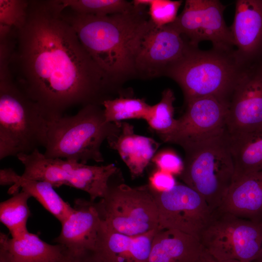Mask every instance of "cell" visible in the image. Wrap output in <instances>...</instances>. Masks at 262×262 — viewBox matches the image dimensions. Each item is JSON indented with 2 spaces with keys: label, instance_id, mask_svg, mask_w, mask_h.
Masks as SVG:
<instances>
[{
  "label": "cell",
  "instance_id": "3957f363",
  "mask_svg": "<svg viewBox=\"0 0 262 262\" xmlns=\"http://www.w3.org/2000/svg\"><path fill=\"white\" fill-rule=\"evenodd\" d=\"M100 106L88 104L75 115L48 120L44 156L84 164L103 162L101 145L116 131L118 122H107Z\"/></svg>",
  "mask_w": 262,
  "mask_h": 262
},
{
  "label": "cell",
  "instance_id": "ba28073f",
  "mask_svg": "<svg viewBox=\"0 0 262 262\" xmlns=\"http://www.w3.org/2000/svg\"><path fill=\"white\" fill-rule=\"evenodd\" d=\"M16 157L23 164L21 177L45 181L54 187L67 185L88 193L95 201L105 195L111 178L118 169L114 164L90 165L60 158H48L39 149L29 154H19Z\"/></svg>",
  "mask_w": 262,
  "mask_h": 262
},
{
  "label": "cell",
  "instance_id": "44dd1931",
  "mask_svg": "<svg viewBox=\"0 0 262 262\" xmlns=\"http://www.w3.org/2000/svg\"><path fill=\"white\" fill-rule=\"evenodd\" d=\"M0 243L16 262H53L66 252L62 246L49 244L28 231L16 238H9L8 235L0 232Z\"/></svg>",
  "mask_w": 262,
  "mask_h": 262
},
{
  "label": "cell",
  "instance_id": "7402d4cb",
  "mask_svg": "<svg viewBox=\"0 0 262 262\" xmlns=\"http://www.w3.org/2000/svg\"><path fill=\"white\" fill-rule=\"evenodd\" d=\"M226 132L234 165L233 179L262 171V129L232 134Z\"/></svg>",
  "mask_w": 262,
  "mask_h": 262
},
{
  "label": "cell",
  "instance_id": "e575fe53",
  "mask_svg": "<svg viewBox=\"0 0 262 262\" xmlns=\"http://www.w3.org/2000/svg\"><path fill=\"white\" fill-rule=\"evenodd\" d=\"M200 262H244L237 260L218 261L213 258L204 250Z\"/></svg>",
  "mask_w": 262,
  "mask_h": 262
},
{
  "label": "cell",
  "instance_id": "5b68a950",
  "mask_svg": "<svg viewBox=\"0 0 262 262\" xmlns=\"http://www.w3.org/2000/svg\"><path fill=\"white\" fill-rule=\"evenodd\" d=\"M181 147L185 158L179 178L204 198L212 212L217 209L234 175L226 130Z\"/></svg>",
  "mask_w": 262,
  "mask_h": 262
},
{
  "label": "cell",
  "instance_id": "7c38bea8",
  "mask_svg": "<svg viewBox=\"0 0 262 262\" xmlns=\"http://www.w3.org/2000/svg\"><path fill=\"white\" fill-rule=\"evenodd\" d=\"M262 129V66L244 68L227 107L226 129L232 134Z\"/></svg>",
  "mask_w": 262,
  "mask_h": 262
},
{
  "label": "cell",
  "instance_id": "f546056e",
  "mask_svg": "<svg viewBox=\"0 0 262 262\" xmlns=\"http://www.w3.org/2000/svg\"><path fill=\"white\" fill-rule=\"evenodd\" d=\"M152 161L159 169L172 174L179 175L183 167V162L175 152L170 150L161 152L154 156Z\"/></svg>",
  "mask_w": 262,
  "mask_h": 262
},
{
  "label": "cell",
  "instance_id": "52a82bcc",
  "mask_svg": "<svg viewBox=\"0 0 262 262\" xmlns=\"http://www.w3.org/2000/svg\"><path fill=\"white\" fill-rule=\"evenodd\" d=\"M96 203L110 230L137 236L158 229L157 205L149 184L132 187L109 181L105 195Z\"/></svg>",
  "mask_w": 262,
  "mask_h": 262
},
{
  "label": "cell",
  "instance_id": "8fae6325",
  "mask_svg": "<svg viewBox=\"0 0 262 262\" xmlns=\"http://www.w3.org/2000/svg\"><path fill=\"white\" fill-rule=\"evenodd\" d=\"M151 188L158 210V229H176L198 240L213 212L204 198L185 184L177 183L164 191Z\"/></svg>",
  "mask_w": 262,
  "mask_h": 262
},
{
  "label": "cell",
  "instance_id": "d6986e66",
  "mask_svg": "<svg viewBox=\"0 0 262 262\" xmlns=\"http://www.w3.org/2000/svg\"><path fill=\"white\" fill-rule=\"evenodd\" d=\"M158 229L131 236L110 230L105 226L96 253L102 262H148Z\"/></svg>",
  "mask_w": 262,
  "mask_h": 262
},
{
  "label": "cell",
  "instance_id": "4316f807",
  "mask_svg": "<svg viewBox=\"0 0 262 262\" xmlns=\"http://www.w3.org/2000/svg\"><path fill=\"white\" fill-rule=\"evenodd\" d=\"M63 9L68 8L83 15L106 16L128 11L133 7L132 1L125 0H60Z\"/></svg>",
  "mask_w": 262,
  "mask_h": 262
},
{
  "label": "cell",
  "instance_id": "2e32d148",
  "mask_svg": "<svg viewBox=\"0 0 262 262\" xmlns=\"http://www.w3.org/2000/svg\"><path fill=\"white\" fill-rule=\"evenodd\" d=\"M234 47L233 56L241 68L249 66L262 47V0H237L229 27Z\"/></svg>",
  "mask_w": 262,
  "mask_h": 262
},
{
  "label": "cell",
  "instance_id": "9a60e30c",
  "mask_svg": "<svg viewBox=\"0 0 262 262\" xmlns=\"http://www.w3.org/2000/svg\"><path fill=\"white\" fill-rule=\"evenodd\" d=\"M53 241L71 254L96 252L104 223L95 201L78 198Z\"/></svg>",
  "mask_w": 262,
  "mask_h": 262
},
{
  "label": "cell",
  "instance_id": "d4e9b609",
  "mask_svg": "<svg viewBox=\"0 0 262 262\" xmlns=\"http://www.w3.org/2000/svg\"><path fill=\"white\" fill-rule=\"evenodd\" d=\"M104 107L105 119L108 122H118L130 119L146 120L151 105L144 98H132L131 96H120L105 100Z\"/></svg>",
  "mask_w": 262,
  "mask_h": 262
},
{
  "label": "cell",
  "instance_id": "836d02e7",
  "mask_svg": "<svg viewBox=\"0 0 262 262\" xmlns=\"http://www.w3.org/2000/svg\"><path fill=\"white\" fill-rule=\"evenodd\" d=\"M0 262H16L4 245L0 243Z\"/></svg>",
  "mask_w": 262,
  "mask_h": 262
},
{
  "label": "cell",
  "instance_id": "4fadbf2b",
  "mask_svg": "<svg viewBox=\"0 0 262 262\" xmlns=\"http://www.w3.org/2000/svg\"><path fill=\"white\" fill-rule=\"evenodd\" d=\"M183 115L177 119L168 134L160 138L166 143L183 145L225 131L227 106L212 96L195 98L185 104Z\"/></svg>",
  "mask_w": 262,
  "mask_h": 262
},
{
  "label": "cell",
  "instance_id": "7a4b0ae2",
  "mask_svg": "<svg viewBox=\"0 0 262 262\" xmlns=\"http://www.w3.org/2000/svg\"><path fill=\"white\" fill-rule=\"evenodd\" d=\"M147 7L133 4L128 11L106 16L79 14L66 8L62 15L97 65L122 87L127 81L137 78L136 58L147 33L154 25Z\"/></svg>",
  "mask_w": 262,
  "mask_h": 262
},
{
  "label": "cell",
  "instance_id": "9c48e42d",
  "mask_svg": "<svg viewBox=\"0 0 262 262\" xmlns=\"http://www.w3.org/2000/svg\"><path fill=\"white\" fill-rule=\"evenodd\" d=\"M204 250L218 261L252 262L262 246V222L216 209L200 234Z\"/></svg>",
  "mask_w": 262,
  "mask_h": 262
},
{
  "label": "cell",
  "instance_id": "ffe728a7",
  "mask_svg": "<svg viewBox=\"0 0 262 262\" xmlns=\"http://www.w3.org/2000/svg\"><path fill=\"white\" fill-rule=\"evenodd\" d=\"M204 249L195 237L173 229H158L148 262H200Z\"/></svg>",
  "mask_w": 262,
  "mask_h": 262
},
{
  "label": "cell",
  "instance_id": "83f0119b",
  "mask_svg": "<svg viewBox=\"0 0 262 262\" xmlns=\"http://www.w3.org/2000/svg\"><path fill=\"white\" fill-rule=\"evenodd\" d=\"M29 0H0V37L18 31L25 24Z\"/></svg>",
  "mask_w": 262,
  "mask_h": 262
},
{
  "label": "cell",
  "instance_id": "f1b7e54d",
  "mask_svg": "<svg viewBox=\"0 0 262 262\" xmlns=\"http://www.w3.org/2000/svg\"><path fill=\"white\" fill-rule=\"evenodd\" d=\"M132 3L148 7V14L152 23L161 27L169 24L176 19L182 0H134Z\"/></svg>",
  "mask_w": 262,
  "mask_h": 262
},
{
  "label": "cell",
  "instance_id": "484cf974",
  "mask_svg": "<svg viewBox=\"0 0 262 262\" xmlns=\"http://www.w3.org/2000/svg\"><path fill=\"white\" fill-rule=\"evenodd\" d=\"M175 97L170 88L162 94L160 101L151 106L147 121L149 128L161 138L170 133L174 128L177 119L174 117L173 103Z\"/></svg>",
  "mask_w": 262,
  "mask_h": 262
},
{
  "label": "cell",
  "instance_id": "8992f818",
  "mask_svg": "<svg viewBox=\"0 0 262 262\" xmlns=\"http://www.w3.org/2000/svg\"><path fill=\"white\" fill-rule=\"evenodd\" d=\"M48 120L14 81L0 75V159L29 154L47 142Z\"/></svg>",
  "mask_w": 262,
  "mask_h": 262
},
{
  "label": "cell",
  "instance_id": "5bb4252c",
  "mask_svg": "<svg viewBox=\"0 0 262 262\" xmlns=\"http://www.w3.org/2000/svg\"><path fill=\"white\" fill-rule=\"evenodd\" d=\"M190 45L170 24L155 25L147 33L135 63L137 78L150 79L164 75Z\"/></svg>",
  "mask_w": 262,
  "mask_h": 262
},
{
  "label": "cell",
  "instance_id": "603a6c76",
  "mask_svg": "<svg viewBox=\"0 0 262 262\" xmlns=\"http://www.w3.org/2000/svg\"><path fill=\"white\" fill-rule=\"evenodd\" d=\"M20 188L36 199L61 224L73 211V208L62 198L52 185L48 182L25 179L19 175L8 193L13 195L18 192Z\"/></svg>",
  "mask_w": 262,
  "mask_h": 262
},
{
  "label": "cell",
  "instance_id": "1f68e13d",
  "mask_svg": "<svg viewBox=\"0 0 262 262\" xmlns=\"http://www.w3.org/2000/svg\"><path fill=\"white\" fill-rule=\"evenodd\" d=\"M53 262H102L96 252L71 254L66 251L64 255Z\"/></svg>",
  "mask_w": 262,
  "mask_h": 262
},
{
  "label": "cell",
  "instance_id": "30bf717a",
  "mask_svg": "<svg viewBox=\"0 0 262 262\" xmlns=\"http://www.w3.org/2000/svg\"><path fill=\"white\" fill-rule=\"evenodd\" d=\"M225 8L218 0H186L181 13L169 24L192 47L208 41L213 49L231 53L235 47L224 20Z\"/></svg>",
  "mask_w": 262,
  "mask_h": 262
},
{
  "label": "cell",
  "instance_id": "d590c367",
  "mask_svg": "<svg viewBox=\"0 0 262 262\" xmlns=\"http://www.w3.org/2000/svg\"><path fill=\"white\" fill-rule=\"evenodd\" d=\"M252 262H262V246L259 254Z\"/></svg>",
  "mask_w": 262,
  "mask_h": 262
},
{
  "label": "cell",
  "instance_id": "ac0fdd59",
  "mask_svg": "<svg viewBox=\"0 0 262 262\" xmlns=\"http://www.w3.org/2000/svg\"><path fill=\"white\" fill-rule=\"evenodd\" d=\"M217 209L262 222V171L234 178Z\"/></svg>",
  "mask_w": 262,
  "mask_h": 262
},
{
  "label": "cell",
  "instance_id": "4dcf8cb0",
  "mask_svg": "<svg viewBox=\"0 0 262 262\" xmlns=\"http://www.w3.org/2000/svg\"><path fill=\"white\" fill-rule=\"evenodd\" d=\"M177 183L173 174L159 169L150 177L149 184L157 191H164L172 188Z\"/></svg>",
  "mask_w": 262,
  "mask_h": 262
},
{
  "label": "cell",
  "instance_id": "277c9868",
  "mask_svg": "<svg viewBox=\"0 0 262 262\" xmlns=\"http://www.w3.org/2000/svg\"><path fill=\"white\" fill-rule=\"evenodd\" d=\"M233 52L213 48L203 50L190 46L183 56L167 69L164 76L180 86L185 104L195 98L212 96L228 107L244 69L236 63Z\"/></svg>",
  "mask_w": 262,
  "mask_h": 262
},
{
  "label": "cell",
  "instance_id": "e0dca14e",
  "mask_svg": "<svg viewBox=\"0 0 262 262\" xmlns=\"http://www.w3.org/2000/svg\"><path fill=\"white\" fill-rule=\"evenodd\" d=\"M107 141L117 151L133 179L143 174L160 146L152 138L136 134L132 125L121 121Z\"/></svg>",
  "mask_w": 262,
  "mask_h": 262
},
{
  "label": "cell",
  "instance_id": "6da1fadb",
  "mask_svg": "<svg viewBox=\"0 0 262 262\" xmlns=\"http://www.w3.org/2000/svg\"><path fill=\"white\" fill-rule=\"evenodd\" d=\"M59 0H29L9 68L14 81L48 120L77 105H102L121 95L63 17Z\"/></svg>",
  "mask_w": 262,
  "mask_h": 262
},
{
  "label": "cell",
  "instance_id": "cb8c5ba5",
  "mask_svg": "<svg viewBox=\"0 0 262 262\" xmlns=\"http://www.w3.org/2000/svg\"><path fill=\"white\" fill-rule=\"evenodd\" d=\"M30 197L29 194L21 190L0 202V220L8 229L12 238H17L28 231L27 222L31 214L28 200Z\"/></svg>",
  "mask_w": 262,
  "mask_h": 262
},
{
  "label": "cell",
  "instance_id": "d6a6232c",
  "mask_svg": "<svg viewBox=\"0 0 262 262\" xmlns=\"http://www.w3.org/2000/svg\"><path fill=\"white\" fill-rule=\"evenodd\" d=\"M17 174L11 168H5L0 170V184L1 186L14 185L16 180Z\"/></svg>",
  "mask_w": 262,
  "mask_h": 262
}]
</instances>
